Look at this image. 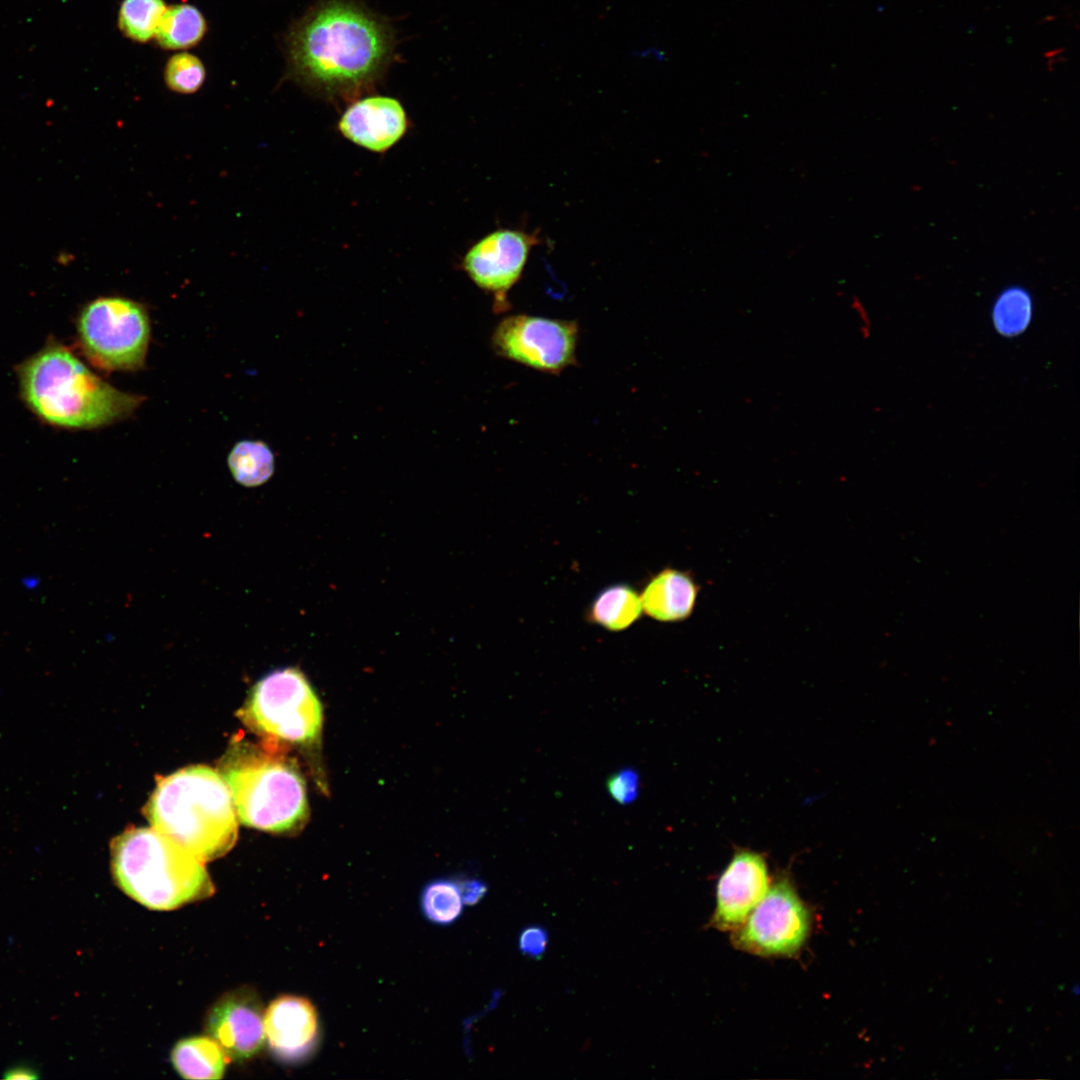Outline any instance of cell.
Wrapping results in <instances>:
<instances>
[{"label": "cell", "instance_id": "9a60e30c", "mask_svg": "<svg viewBox=\"0 0 1080 1080\" xmlns=\"http://www.w3.org/2000/svg\"><path fill=\"white\" fill-rule=\"evenodd\" d=\"M698 592L688 572L664 568L646 581L639 594L644 614L660 622H677L692 614Z\"/></svg>", "mask_w": 1080, "mask_h": 1080}, {"label": "cell", "instance_id": "e0dca14e", "mask_svg": "<svg viewBox=\"0 0 1080 1080\" xmlns=\"http://www.w3.org/2000/svg\"><path fill=\"white\" fill-rule=\"evenodd\" d=\"M229 1060L220 1045L209 1036L181 1040L171 1053L174 1068L186 1079H221Z\"/></svg>", "mask_w": 1080, "mask_h": 1080}, {"label": "cell", "instance_id": "277c9868", "mask_svg": "<svg viewBox=\"0 0 1080 1080\" xmlns=\"http://www.w3.org/2000/svg\"><path fill=\"white\" fill-rule=\"evenodd\" d=\"M118 887L153 910H173L214 893L203 861L155 828H133L111 843Z\"/></svg>", "mask_w": 1080, "mask_h": 1080}, {"label": "cell", "instance_id": "603a6c76", "mask_svg": "<svg viewBox=\"0 0 1080 1080\" xmlns=\"http://www.w3.org/2000/svg\"><path fill=\"white\" fill-rule=\"evenodd\" d=\"M206 77L201 60L190 53L173 55L164 69V81L167 87L179 94H192L198 91Z\"/></svg>", "mask_w": 1080, "mask_h": 1080}, {"label": "cell", "instance_id": "7c38bea8", "mask_svg": "<svg viewBox=\"0 0 1080 1080\" xmlns=\"http://www.w3.org/2000/svg\"><path fill=\"white\" fill-rule=\"evenodd\" d=\"M408 129L409 118L402 103L382 95L350 102L337 123V130L345 139L380 154L396 145Z\"/></svg>", "mask_w": 1080, "mask_h": 1080}, {"label": "cell", "instance_id": "2e32d148", "mask_svg": "<svg viewBox=\"0 0 1080 1080\" xmlns=\"http://www.w3.org/2000/svg\"><path fill=\"white\" fill-rule=\"evenodd\" d=\"M642 614L639 592L628 583H614L593 598L585 617L591 624L610 632H620L633 625Z\"/></svg>", "mask_w": 1080, "mask_h": 1080}, {"label": "cell", "instance_id": "52a82bcc", "mask_svg": "<svg viewBox=\"0 0 1080 1080\" xmlns=\"http://www.w3.org/2000/svg\"><path fill=\"white\" fill-rule=\"evenodd\" d=\"M150 319L145 307L128 298L100 297L88 303L77 320L80 347L96 367L135 371L144 366Z\"/></svg>", "mask_w": 1080, "mask_h": 1080}, {"label": "cell", "instance_id": "3957f363", "mask_svg": "<svg viewBox=\"0 0 1080 1080\" xmlns=\"http://www.w3.org/2000/svg\"><path fill=\"white\" fill-rule=\"evenodd\" d=\"M146 812L153 828L203 862L226 854L237 839L229 788L206 766L187 767L161 779Z\"/></svg>", "mask_w": 1080, "mask_h": 1080}, {"label": "cell", "instance_id": "8fae6325", "mask_svg": "<svg viewBox=\"0 0 1080 1080\" xmlns=\"http://www.w3.org/2000/svg\"><path fill=\"white\" fill-rule=\"evenodd\" d=\"M264 1009L255 991L239 988L223 995L210 1009L206 1030L230 1060L256 1055L265 1041Z\"/></svg>", "mask_w": 1080, "mask_h": 1080}, {"label": "cell", "instance_id": "484cf974", "mask_svg": "<svg viewBox=\"0 0 1080 1080\" xmlns=\"http://www.w3.org/2000/svg\"><path fill=\"white\" fill-rule=\"evenodd\" d=\"M462 901L465 905L477 904L487 893V885L476 878H457Z\"/></svg>", "mask_w": 1080, "mask_h": 1080}, {"label": "cell", "instance_id": "30bf717a", "mask_svg": "<svg viewBox=\"0 0 1080 1080\" xmlns=\"http://www.w3.org/2000/svg\"><path fill=\"white\" fill-rule=\"evenodd\" d=\"M538 233L520 229L494 230L466 251L461 266L473 283L493 297L494 311L510 308L508 293L520 280Z\"/></svg>", "mask_w": 1080, "mask_h": 1080}, {"label": "cell", "instance_id": "9c48e42d", "mask_svg": "<svg viewBox=\"0 0 1080 1080\" xmlns=\"http://www.w3.org/2000/svg\"><path fill=\"white\" fill-rule=\"evenodd\" d=\"M810 928L807 908L789 880L775 883L753 909L734 944L758 955H792L804 943Z\"/></svg>", "mask_w": 1080, "mask_h": 1080}, {"label": "cell", "instance_id": "7402d4cb", "mask_svg": "<svg viewBox=\"0 0 1080 1080\" xmlns=\"http://www.w3.org/2000/svg\"><path fill=\"white\" fill-rule=\"evenodd\" d=\"M166 9L163 0H124L119 9V28L131 40L147 42L155 37Z\"/></svg>", "mask_w": 1080, "mask_h": 1080}, {"label": "cell", "instance_id": "4dcf8cb0", "mask_svg": "<svg viewBox=\"0 0 1080 1080\" xmlns=\"http://www.w3.org/2000/svg\"><path fill=\"white\" fill-rule=\"evenodd\" d=\"M1055 18H1056V17H1055V16H1053V15H1051V16H1045V17H1044V18H1043V19H1042V20L1040 21V23L1042 24V23H1045V22H1050V21H1053V20H1054Z\"/></svg>", "mask_w": 1080, "mask_h": 1080}, {"label": "cell", "instance_id": "4316f807", "mask_svg": "<svg viewBox=\"0 0 1080 1080\" xmlns=\"http://www.w3.org/2000/svg\"><path fill=\"white\" fill-rule=\"evenodd\" d=\"M4 1078L7 1079H37L39 1078L38 1072L28 1065H15L10 1067L4 1073Z\"/></svg>", "mask_w": 1080, "mask_h": 1080}, {"label": "cell", "instance_id": "5b68a950", "mask_svg": "<svg viewBox=\"0 0 1080 1080\" xmlns=\"http://www.w3.org/2000/svg\"><path fill=\"white\" fill-rule=\"evenodd\" d=\"M222 777L242 824L272 833L295 832L305 824L309 806L304 779L280 752L243 745L228 754Z\"/></svg>", "mask_w": 1080, "mask_h": 1080}, {"label": "cell", "instance_id": "ba28073f", "mask_svg": "<svg viewBox=\"0 0 1080 1080\" xmlns=\"http://www.w3.org/2000/svg\"><path fill=\"white\" fill-rule=\"evenodd\" d=\"M577 322L526 314L510 315L495 328L494 352L529 368L559 374L576 363Z\"/></svg>", "mask_w": 1080, "mask_h": 1080}, {"label": "cell", "instance_id": "4fadbf2b", "mask_svg": "<svg viewBox=\"0 0 1080 1080\" xmlns=\"http://www.w3.org/2000/svg\"><path fill=\"white\" fill-rule=\"evenodd\" d=\"M769 889V875L762 855L738 851L717 884V906L712 919L720 930H737Z\"/></svg>", "mask_w": 1080, "mask_h": 1080}, {"label": "cell", "instance_id": "6da1fadb", "mask_svg": "<svg viewBox=\"0 0 1080 1080\" xmlns=\"http://www.w3.org/2000/svg\"><path fill=\"white\" fill-rule=\"evenodd\" d=\"M288 76L333 103L374 90L393 55L389 24L351 0H320L290 28Z\"/></svg>", "mask_w": 1080, "mask_h": 1080}, {"label": "cell", "instance_id": "d6986e66", "mask_svg": "<svg viewBox=\"0 0 1080 1080\" xmlns=\"http://www.w3.org/2000/svg\"><path fill=\"white\" fill-rule=\"evenodd\" d=\"M233 478L243 486L255 487L265 483L274 472V455L262 441L237 442L228 455Z\"/></svg>", "mask_w": 1080, "mask_h": 1080}, {"label": "cell", "instance_id": "d4e9b609", "mask_svg": "<svg viewBox=\"0 0 1080 1080\" xmlns=\"http://www.w3.org/2000/svg\"><path fill=\"white\" fill-rule=\"evenodd\" d=\"M547 944L548 934L543 927L529 926L520 933L519 949L522 954L528 957L538 958L542 956Z\"/></svg>", "mask_w": 1080, "mask_h": 1080}, {"label": "cell", "instance_id": "ffe728a7", "mask_svg": "<svg viewBox=\"0 0 1080 1080\" xmlns=\"http://www.w3.org/2000/svg\"><path fill=\"white\" fill-rule=\"evenodd\" d=\"M1033 317V300L1022 286L1003 289L995 298L991 319L994 329L1003 337H1016L1029 327Z\"/></svg>", "mask_w": 1080, "mask_h": 1080}, {"label": "cell", "instance_id": "5bb4252c", "mask_svg": "<svg viewBox=\"0 0 1080 1080\" xmlns=\"http://www.w3.org/2000/svg\"><path fill=\"white\" fill-rule=\"evenodd\" d=\"M264 1028L270 1050L287 1063L304 1061L320 1039L317 1010L300 996L283 995L273 1000L264 1013Z\"/></svg>", "mask_w": 1080, "mask_h": 1080}, {"label": "cell", "instance_id": "ac0fdd59", "mask_svg": "<svg viewBox=\"0 0 1080 1080\" xmlns=\"http://www.w3.org/2000/svg\"><path fill=\"white\" fill-rule=\"evenodd\" d=\"M207 30L202 13L189 4L167 7L155 38L165 49H186L201 41Z\"/></svg>", "mask_w": 1080, "mask_h": 1080}, {"label": "cell", "instance_id": "f1b7e54d", "mask_svg": "<svg viewBox=\"0 0 1080 1080\" xmlns=\"http://www.w3.org/2000/svg\"><path fill=\"white\" fill-rule=\"evenodd\" d=\"M42 583L41 577L37 574H26L20 579L21 586L27 591H35L40 587Z\"/></svg>", "mask_w": 1080, "mask_h": 1080}, {"label": "cell", "instance_id": "83f0119b", "mask_svg": "<svg viewBox=\"0 0 1080 1080\" xmlns=\"http://www.w3.org/2000/svg\"><path fill=\"white\" fill-rule=\"evenodd\" d=\"M632 55L645 60L661 61L664 58V52L655 47L642 48L641 50L634 51Z\"/></svg>", "mask_w": 1080, "mask_h": 1080}, {"label": "cell", "instance_id": "cb8c5ba5", "mask_svg": "<svg viewBox=\"0 0 1080 1080\" xmlns=\"http://www.w3.org/2000/svg\"><path fill=\"white\" fill-rule=\"evenodd\" d=\"M607 789L617 803L628 805L639 795V774L632 768H623L608 779Z\"/></svg>", "mask_w": 1080, "mask_h": 1080}, {"label": "cell", "instance_id": "44dd1931", "mask_svg": "<svg viewBox=\"0 0 1080 1080\" xmlns=\"http://www.w3.org/2000/svg\"><path fill=\"white\" fill-rule=\"evenodd\" d=\"M463 901L457 878H438L428 882L421 892L423 915L437 925L454 923L463 912Z\"/></svg>", "mask_w": 1080, "mask_h": 1080}, {"label": "cell", "instance_id": "f546056e", "mask_svg": "<svg viewBox=\"0 0 1080 1080\" xmlns=\"http://www.w3.org/2000/svg\"><path fill=\"white\" fill-rule=\"evenodd\" d=\"M1064 51H1065L1064 48H1056V49L1047 50L1046 52H1044L1043 57L1046 58V59H1051V58H1054V57H1057V56L1061 55V53H1063Z\"/></svg>", "mask_w": 1080, "mask_h": 1080}, {"label": "cell", "instance_id": "7a4b0ae2", "mask_svg": "<svg viewBox=\"0 0 1080 1080\" xmlns=\"http://www.w3.org/2000/svg\"><path fill=\"white\" fill-rule=\"evenodd\" d=\"M18 378L31 411L64 428L93 429L122 421L144 400L105 382L58 343H49L26 359Z\"/></svg>", "mask_w": 1080, "mask_h": 1080}, {"label": "cell", "instance_id": "1f68e13d", "mask_svg": "<svg viewBox=\"0 0 1080 1080\" xmlns=\"http://www.w3.org/2000/svg\"><path fill=\"white\" fill-rule=\"evenodd\" d=\"M1078 992H1079V989H1078V984H1076V985H1075V988H1074V993H1075V994L1077 995V994H1078Z\"/></svg>", "mask_w": 1080, "mask_h": 1080}, {"label": "cell", "instance_id": "8992f818", "mask_svg": "<svg viewBox=\"0 0 1080 1080\" xmlns=\"http://www.w3.org/2000/svg\"><path fill=\"white\" fill-rule=\"evenodd\" d=\"M242 721L271 743L316 744L323 727L321 702L304 673L274 670L251 689L240 710Z\"/></svg>", "mask_w": 1080, "mask_h": 1080}]
</instances>
